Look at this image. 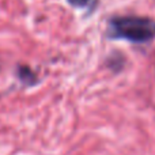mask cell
<instances>
[{
  "instance_id": "3957f363",
  "label": "cell",
  "mask_w": 155,
  "mask_h": 155,
  "mask_svg": "<svg viewBox=\"0 0 155 155\" xmlns=\"http://www.w3.org/2000/svg\"><path fill=\"white\" fill-rule=\"evenodd\" d=\"M68 4L75 8H84L91 3V0H67Z\"/></svg>"
},
{
  "instance_id": "6da1fadb",
  "label": "cell",
  "mask_w": 155,
  "mask_h": 155,
  "mask_svg": "<svg viewBox=\"0 0 155 155\" xmlns=\"http://www.w3.org/2000/svg\"><path fill=\"white\" fill-rule=\"evenodd\" d=\"M106 37L132 44H147L155 38V21L147 16L120 15L107 21Z\"/></svg>"
},
{
  "instance_id": "7a4b0ae2",
  "label": "cell",
  "mask_w": 155,
  "mask_h": 155,
  "mask_svg": "<svg viewBox=\"0 0 155 155\" xmlns=\"http://www.w3.org/2000/svg\"><path fill=\"white\" fill-rule=\"evenodd\" d=\"M18 78L22 83H25V84H27V86H31L37 82L35 74L33 72L29 67H25V65L18 67Z\"/></svg>"
}]
</instances>
